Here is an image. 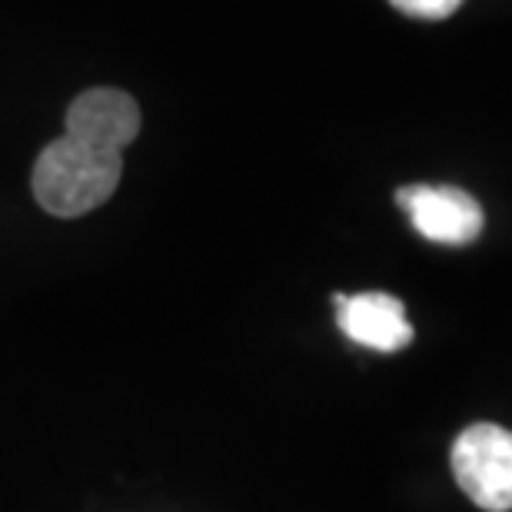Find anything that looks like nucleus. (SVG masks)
Wrapping results in <instances>:
<instances>
[{
    "instance_id": "nucleus-1",
    "label": "nucleus",
    "mask_w": 512,
    "mask_h": 512,
    "mask_svg": "<svg viewBox=\"0 0 512 512\" xmlns=\"http://www.w3.org/2000/svg\"><path fill=\"white\" fill-rule=\"evenodd\" d=\"M120 173H124V153L64 133L47 143L34 163V197L47 213L74 220L114 197Z\"/></svg>"
},
{
    "instance_id": "nucleus-3",
    "label": "nucleus",
    "mask_w": 512,
    "mask_h": 512,
    "mask_svg": "<svg viewBox=\"0 0 512 512\" xmlns=\"http://www.w3.org/2000/svg\"><path fill=\"white\" fill-rule=\"evenodd\" d=\"M396 203L406 210L419 237L443 247H466L483 233V207L459 187H426L413 183L396 193Z\"/></svg>"
},
{
    "instance_id": "nucleus-5",
    "label": "nucleus",
    "mask_w": 512,
    "mask_h": 512,
    "mask_svg": "<svg viewBox=\"0 0 512 512\" xmlns=\"http://www.w3.org/2000/svg\"><path fill=\"white\" fill-rule=\"evenodd\" d=\"M67 133L94 147L124 153L140 133V107L124 90L97 87L80 94L67 110Z\"/></svg>"
},
{
    "instance_id": "nucleus-4",
    "label": "nucleus",
    "mask_w": 512,
    "mask_h": 512,
    "mask_svg": "<svg viewBox=\"0 0 512 512\" xmlns=\"http://www.w3.org/2000/svg\"><path fill=\"white\" fill-rule=\"evenodd\" d=\"M336 323L346 340L376 353H399L413 343V326L406 320L403 300L389 293H356V296H333Z\"/></svg>"
},
{
    "instance_id": "nucleus-6",
    "label": "nucleus",
    "mask_w": 512,
    "mask_h": 512,
    "mask_svg": "<svg viewBox=\"0 0 512 512\" xmlns=\"http://www.w3.org/2000/svg\"><path fill=\"white\" fill-rule=\"evenodd\" d=\"M389 4L419 20H443L449 14H456L463 7V0H389Z\"/></svg>"
},
{
    "instance_id": "nucleus-2",
    "label": "nucleus",
    "mask_w": 512,
    "mask_h": 512,
    "mask_svg": "<svg viewBox=\"0 0 512 512\" xmlns=\"http://www.w3.org/2000/svg\"><path fill=\"white\" fill-rule=\"evenodd\" d=\"M449 466L459 489L486 512H512V433L496 423L466 426Z\"/></svg>"
}]
</instances>
